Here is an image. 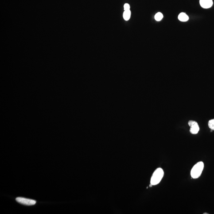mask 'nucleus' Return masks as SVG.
I'll return each mask as SVG.
<instances>
[{
    "label": "nucleus",
    "mask_w": 214,
    "mask_h": 214,
    "mask_svg": "<svg viewBox=\"0 0 214 214\" xmlns=\"http://www.w3.org/2000/svg\"><path fill=\"white\" fill-rule=\"evenodd\" d=\"M164 171L161 168H157L153 173L151 179V184L153 185L159 184L164 176Z\"/></svg>",
    "instance_id": "nucleus-1"
},
{
    "label": "nucleus",
    "mask_w": 214,
    "mask_h": 214,
    "mask_svg": "<svg viewBox=\"0 0 214 214\" xmlns=\"http://www.w3.org/2000/svg\"><path fill=\"white\" fill-rule=\"evenodd\" d=\"M204 168V163L202 161L198 162L192 168L191 171V176L192 178H198L201 175Z\"/></svg>",
    "instance_id": "nucleus-2"
},
{
    "label": "nucleus",
    "mask_w": 214,
    "mask_h": 214,
    "mask_svg": "<svg viewBox=\"0 0 214 214\" xmlns=\"http://www.w3.org/2000/svg\"><path fill=\"white\" fill-rule=\"evenodd\" d=\"M16 200L17 202L25 205H33L36 204V201L24 197H17Z\"/></svg>",
    "instance_id": "nucleus-3"
},
{
    "label": "nucleus",
    "mask_w": 214,
    "mask_h": 214,
    "mask_svg": "<svg viewBox=\"0 0 214 214\" xmlns=\"http://www.w3.org/2000/svg\"><path fill=\"white\" fill-rule=\"evenodd\" d=\"M188 125L190 127V132L192 134H197L199 130L200 127L197 122L193 121H190L188 122Z\"/></svg>",
    "instance_id": "nucleus-4"
},
{
    "label": "nucleus",
    "mask_w": 214,
    "mask_h": 214,
    "mask_svg": "<svg viewBox=\"0 0 214 214\" xmlns=\"http://www.w3.org/2000/svg\"><path fill=\"white\" fill-rule=\"evenodd\" d=\"M201 6L204 9H208L211 8L213 5L212 0H200Z\"/></svg>",
    "instance_id": "nucleus-5"
},
{
    "label": "nucleus",
    "mask_w": 214,
    "mask_h": 214,
    "mask_svg": "<svg viewBox=\"0 0 214 214\" xmlns=\"http://www.w3.org/2000/svg\"><path fill=\"white\" fill-rule=\"evenodd\" d=\"M178 19L180 21H183V22H185V21H186L189 20V17L185 13H182L179 15Z\"/></svg>",
    "instance_id": "nucleus-6"
},
{
    "label": "nucleus",
    "mask_w": 214,
    "mask_h": 214,
    "mask_svg": "<svg viewBox=\"0 0 214 214\" xmlns=\"http://www.w3.org/2000/svg\"><path fill=\"white\" fill-rule=\"evenodd\" d=\"M130 16H131V12L130 10H125L124 12L123 17L125 21H129L130 19Z\"/></svg>",
    "instance_id": "nucleus-7"
},
{
    "label": "nucleus",
    "mask_w": 214,
    "mask_h": 214,
    "mask_svg": "<svg viewBox=\"0 0 214 214\" xmlns=\"http://www.w3.org/2000/svg\"><path fill=\"white\" fill-rule=\"evenodd\" d=\"M163 18V15L161 13H157L155 16V19L157 21H161Z\"/></svg>",
    "instance_id": "nucleus-8"
},
{
    "label": "nucleus",
    "mask_w": 214,
    "mask_h": 214,
    "mask_svg": "<svg viewBox=\"0 0 214 214\" xmlns=\"http://www.w3.org/2000/svg\"><path fill=\"white\" fill-rule=\"evenodd\" d=\"M208 126L211 130H214V119L210 120L208 122Z\"/></svg>",
    "instance_id": "nucleus-9"
},
{
    "label": "nucleus",
    "mask_w": 214,
    "mask_h": 214,
    "mask_svg": "<svg viewBox=\"0 0 214 214\" xmlns=\"http://www.w3.org/2000/svg\"><path fill=\"white\" fill-rule=\"evenodd\" d=\"M124 9L125 10H130V5H129V4H125L124 6Z\"/></svg>",
    "instance_id": "nucleus-10"
},
{
    "label": "nucleus",
    "mask_w": 214,
    "mask_h": 214,
    "mask_svg": "<svg viewBox=\"0 0 214 214\" xmlns=\"http://www.w3.org/2000/svg\"><path fill=\"white\" fill-rule=\"evenodd\" d=\"M204 214H208V213H204Z\"/></svg>",
    "instance_id": "nucleus-11"
}]
</instances>
